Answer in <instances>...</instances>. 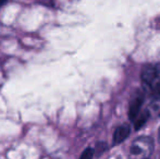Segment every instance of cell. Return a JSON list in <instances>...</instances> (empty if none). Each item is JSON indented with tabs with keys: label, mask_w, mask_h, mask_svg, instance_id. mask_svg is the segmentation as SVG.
<instances>
[{
	"label": "cell",
	"mask_w": 160,
	"mask_h": 159,
	"mask_svg": "<svg viewBox=\"0 0 160 159\" xmlns=\"http://www.w3.org/2000/svg\"><path fill=\"white\" fill-rule=\"evenodd\" d=\"M143 86L154 97L160 98V64L147 63L141 73Z\"/></svg>",
	"instance_id": "1"
},
{
	"label": "cell",
	"mask_w": 160,
	"mask_h": 159,
	"mask_svg": "<svg viewBox=\"0 0 160 159\" xmlns=\"http://www.w3.org/2000/svg\"><path fill=\"white\" fill-rule=\"evenodd\" d=\"M144 99H145V96H144V93L142 91H136L134 95L132 96L130 100V105H128V118H130L131 121H134L137 115L141 112Z\"/></svg>",
	"instance_id": "2"
},
{
	"label": "cell",
	"mask_w": 160,
	"mask_h": 159,
	"mask_svg": "<svg viewBox=\"0 0 160 159\" xmlns=\"http://www.w3.org/2000/svg\"><path fill=\"white\" fill-rule=\"evenodd\" d=\"M131 133V127L128 124H122L116 129L113 133V137H112V142L113 145H119L123 143L128 137Z\"/></svg>",
	"instance_id": "3"
},
{
	"label": "cell",
	"mask_w": 160,
	"mask_h": 159,
	"mask_svg": "<svg viewBox=\"0 0 160 159\" xmlns=\"http://www.w3.org/2000/svg\"><path fill=\"white\" fill-rule=\"evenodd\" d=\"M150 117V112L149 110H145V111H142L137 115V117L134 119V129L135 130H139L146 124V122L148 121Z\"/></svg>",
	"instance_id": "4"
},
{
	"label": "cell",
	"mask_w": 160,
	"mask_h": 159,
	"mask_svg": "<svg viewBox=\"0 0 160 159\" xmlns=\"http://www.w3.org/2000/svg\"><path fill=\"white\" fill-rule=\"evenodd\" d=\"M108 148H109V146H108V144L106 142H97L95 148H94V156L100 157L101 155H103L107 152Z\"/></svg>",
	"instance_id": "5"
},
{
	"label": "cell",
	"mask_w": 160,
	"mask_h": 159,
	"mask_svg": "<svg viewBox=\"0 0 160 159\" xmlns=\"http://www.w3.org/2000/svg\"><path fill=\"white\" fill-rule=\"evenodd\" d=\"M94 156V148L93 147H86L84 151L82 152L80 158L78 159H93Z\"/></svg>",
	"instance_id": "6"
},
{
	"label": "cell",
	"mask_w": 160,
	"mask_h": 159,
	"mask_svg": "<svg viewBox=\"0 0 160 159\" xmlns=\"http://www.w3.org/2000/svg\"><path fill=\"white\" fill-rule=\"evenodd\" d=\"M131 153L132 154H141L142 153V149L139 148V147H137V146H133L132 148H131Z\"/></svg>",
	"instance_id": "7"
},
{
	"label": "cell",
	"mask_w": 160,
	"mask_h": 159,
	"mask_svg": "<svg viewBox=\"0 0 160 159\" xmlns=\"http://www.w3.org/2000/svg\"><path fill=\"white\" fill-rule=\"evenodd\" d=\"M8 2H9V0H0V9H1L3 6H6Z\"/></svg>",
	"instance_id": "8"
},
{
	"label": "cell",
	"mask_w": 160,
	"mask_h": 159,
	"mask_svg": "<svg viewBox=\"0 0 160 159\" xmlns=\"http://www.w3.org/2000/svg\"><path fill=\"white\" fill-rule=\"evenodd\" d=\"M158 134H159V138H160V127H159V132H158Z\"/></svg>",
	"instance_id": "9"
},
{
	"label": "cell",
	"mask_w": 160,
	"mask_h": 159,
	"mask_svg": "<svg viewBox=\"0 0 160 159\" xmlns=\"http://www.w3.org/2000/svg\"><path fill=\"white\" fill-rule=\"evenodd\" d=\"M144 159H149V158H144Z\"/></svg>",
	"instance_id": "10"
},
{
	"label": "cell",
	"mask_w": 160,
	"mask_h": 159,
	"mask_svg": "<svg viewBox=\"0 0 160 159\" xmlns=\"http://www.w3.org/2000/svg\"><path fill=\"white\" fill-rule=\"evenodd\" d=\"M159 116H160V115H159Z\"/></svg>",
	"instance_id": "11"
}]
</instances>
